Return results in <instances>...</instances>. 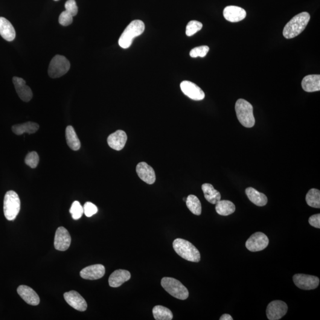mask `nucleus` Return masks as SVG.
Here are the masks:
<instances>
[{"instance_id": "ea45409f", "label": "nucleus", "mask_w": 320, "mask_h": 320, "mask_svg": "<svg viewBox=\"0 0 320 320\" xmlns=\"http://www.w3.org/2000/svg\"><path fill=\"white\" fill-rule=\"evenodd\" d=\"M186 199H187V198H183V200H185V202L186 201Z\"/></svg>"}, {"instance_id": "412c9836", "label": "nucleus", "mask_w": 320, "mask_h": 320, "mask_svg": "<svg viewBox=\"0 0 320 320\" xmlns=\"http://www.w3.org/2000/svg\"><path fill=\"white\" fill-rule=\"evenodd\" d=\"M0 35L8 42L13 41L16 37V31L13 25L2 17H0Z\"/></svg>"}, {"instance_id": "423d86ee", "label": "nucleus", "mask_w": 320, "mask_h": 320, "mask_svg": "<svg viewBox=\"0 0 320 320\" xmlns=\"http://www.w3.org/2000/svg\"><path fill=\"white\" fill-rule=\"evenodd\" d=\"M20 210V200L16 192L10 191L5 194L4 199V213L8 221L16 219Z\"/></svg>"}, {"instance_id": "7c9ffc66", "label": "nucleus", "mask_w": 320, "mask_h": 320, "mask_svg": "<svg viewBox=\"0 0 320 320\" xmlns=\"http://www.w3.org/2000/svg\"><path fill=\"white\" fill-rule=\"evenodd\" d=\"M202 27V23L196 21V20H192V21L188 23L187 26H186V35L188 36H193L197 32L201 30Z\"/></svg>"}, {"instance_id": "c85d7f7f", "label": "nucleus", "mask_w": 320, "mask_h": 320, "mask_svg": "<svg viewBox=\"0 0 320 320\" xmlns=\"http://www.w3.org/2000/svg\"><path fill=\"white\" fill-rule=\"evenodd\" d=\"M187 207L194 215H200L202 212V206L197 197L193 194H190L186 199Z\"/></svg>"}, {"instance_id": "4c0bfd02", "label": "nucleus", "mask_w": 320, "mask_h": 320, "mask_svg": "<svg viewBox=\"0 0 320 320\" xmlns=\"http://www.w3.org/2000/svg\"><path fill=\"white\" fill-rule=\"evenodd\" d=\"M310 225L317 228H320V214L313 215L308 220Z\"/></svg>"}, {"instance_id": "9d476101", "label": "nucleus", "mask_w": 320, "mask_h": 320, "mask_svg": "<svg viewBox=\"0 0 320 320\" xmlns=\"http://www.w3.org/2000/svg\"><path fill=\"white\" fill-rule=\"evenodd\" d=\"M288 311V305L285 302L276 300L269 304L267 307L266 315L270 320H278L283 317Z\"/></svg>"}, {"instance_id": "4be33fe9", "label": "nucleus", "mask_w": 320, "mask_h": 320, "mask_svg": "<svg viewBox=\"0 0 320 320\" xmlns=\"http://www.w3.org/2000/svg\"><path fill=\"white\" fill-rule=\"evenodd\" d=\"M302 87L307 92H318L320 90V75H308L302 81Z\"/></svg>"}, {"instance_id": "6ab92c4d", "label": "nucleus", "mask_w": 320, "mask_h": 320, "mask_svg": "<svg viewBox=\"0 0 320 320\" xmlns=\"http://www.w3.org/2000/svg\"><path fill=\"white\" fill-rule=\"evenodd\" d=\"M17 292L26 303L31 305H37L39 304V296L31 288L21 285L17 288Z\"/></svg>"}, {"instance_id": "bb28decb", "label": "nucleus", "mask_w": 320, "mask_h": 320, "mask_svg": "<svg viewBox=\"0 0 320 320\" xmlns=\"http://www.w3.org/2000/svg\"><path fill=\"white\" fill-rule=\"evenodd\" d=\"M215 209L218 214L223 216H228L234 213L235 211V206L229 200H220L216 203Z\"/></svg>"}, {"instance_id": "0eeeda50", "label": "nucleus", "mask_w": 320, "mask_h": 320, "mask_svg": "<svg viewBox=\"0 0 320 320\" xmlns=\"http://www.w3.org/2000/svg\"><path fill=\"white\" fill-rule=\"evenodd\" d=\"M70 68V63L65 57L57 55L55 56L49 64L48 68L49 76L52 78H57L67 73Z\"/></svg>"}, {"instance_id": "2f4dec72", "label": "nucleus", "mask_w": 320, "mask_h": 320, "mask_svg": "<svg viewBox=\"0 0 320 320\" xmlns=\"http://www.w3.org/2000/svg\"><path fill=\"white\" fill-rule=\"evenodd\" d=\"M69 212H70L74 220H79L84 214L83 207L79 202L74 201L72 203L71 207L69 209Z\"/></svg>"}, {"instance_id": "a211bd4d", "label": "nucleus", "mask_w": 320, "mask_h": 320, "mask_svg": "<svg viewBox=\"0 0 320 320\" xmlns=\"http://www.w3.org/2000/svg\"><path fill=\"white\" fill-rule=\"evenodd\" d=\"M128 137L123 130H118L110 134L107 138V144L110 148L116 151L123 149L127 141Z\"/></svg>"}, {"instance_id": "dca6fc26", "label": "nucleus", "mask_w": 320, "mask_h": 320, "mask_svg": "<svg viewBox=\"0 0 320 320\" xmlns=\"http://www.w3.org/2000/svg\"><path fill=\"white\" fill-rule=\"evenodd\" d=\"M81 277L87 280H97L105 274V267L102 264H94L85 267L80 272Z\"/></svg>"}, {"instance_id": "9b49d317", "label": "nucleus", "mask_w": 320, "mask_h": 320, "mask_svg": "<svg viewBox=\"0 0 320 320\" xmlns=\"http://www.w3.org/2000/svg\"><path fill=\"white\" fill-rule=\"evenodd\" d=\"M180 89L184 94L191 99L202 100L205 97V93L196 84L189 81H183L180 84Z\"/></svg>"}, {"instance_id": "20e7f679", "label": "nucleus", "mask_w": 320, "mask_h": 320, "mask_svg": "<svg viewBox=\"0 0 320 320\" xmlns=\"http://www.w3.org/2000/svg\"><path fill=\"white\" fill-rule=\"evenodd\" d=\"M235 109L238 121L243 126L246 128L254 127L255 118L251 104L243 98H240L235 103Z\"/></svg>"}, {"instance_id": "7ed1b4c3", "label": "nucleus", "mask_w": 320, "mask_h": 320, "mask_svg": "<svg viewBox=\"0 0 320 320\" xmlns=\"http://www.w3.org/2000/svg\"><path fill=\"white\" fill-rule=\"evenodd\" d=\"M145 30V24L139 20H133L125 29L119 39V45L124 49L129 48L132 45L133 40L140 36Z\"/></svg>"}, {"instance_id": "ddd939ff", "label": "nucleus", "mask_w": 320, "mask_h": 320, "mask_svg": "<svg viewBox=\"0 0 320 320\" xmlns=\"http://www.w3.org/2000/svg\"><path fill=\"white\" fill-rule=\"evenodd\" d=\"M64 297L67 303L74 309L79 311H85L87 310V302L79 293L75 290L65 292Z\"/></svg>"}, {"instance_id": "c9c22d12", "label": "nucleus", "mask_w": 320, "mask_h": 320, "mask_svg": "<svg viewBox=\"0 0 320 320\" xmlns=\"http://www.w3.org/2000/svg\"><path fill=\"white\" fill-rule=\"evenodd\" d=\"M84 214L87 217H91L98 212V208L93 203L87 202L83 206Z\"/></svg>"}, {"instance_id": "f257e3e1", "label": "nucleus", "mask_w": 320, "mask_h": 320, "mask_svg": "<svg viewBox=\"0 0 320 320\" xmlns=\"http://www.w3.org/2000/svg\"><path fill=\"white\" fill-rule=\"evenodd\" d=\"M310 20V14L302 12L293 17L285 26L283 35L287 39L297 36L305 30Z\"/></svg>"}, {"instance_id": "f03ea898", "label": "nucleus", "mask_w": 320, "mask_h": 320, "mask_svg": "<svg viewBox=\"0 0 320 320\" xmlns=\"http://www.w3.org/2000/svg\"><path fill=\"white\" fill-rule=\"evenodd\" d=\"M173 246L177 254L184 259L192 262H199L200 260L199 250L189 241L177 238L173 241Z\"/></svg>"}, {"instance_id": "a878e982", "label": "nucleus", "mask_w": 320, "mask_h": 320, "mask_svg": "<svg viewBox=\"0 0 320 320\" xmlns=\"http://www.w3.org/2000/svg\"><path fill=\"white\" fill-rule=\"evenodd\" d=\"M65 136L66 143H67L69 148L74 151L80 150L81 147V142L78 139L76 132H75L74 128L72 126H68L65 130Z\"/></svg>"}, {"instance_id": "393cba45", "label": "nucleus", "mask_w": 320, "mask_h": 320, "mask_svg": "<svg viewBox=\"0 0 320 320\" xmlns=\"http://www.w3.org/2000/svg\"><path fill=\"white\" fill-rule=\"evenodd\" d=\"M202 189L204 193L205 199L212 204H216L221 199V195L219 192L214 188V186L209 183H205L202 186Z\"/></svg>"}, {"instance_id": "2eb2a0df", "label": "nucleus", "mask_w": 320, "mask_h": 320, "mask_svg": "<svg viewBox=\"0 0 320 320\" xmlns=\"http://www.w3.org/2000/svg\"><path fill=\"white\" fill-rule=\"evenodd\" d=\"M13 82L15 87L16 91L19 95L20 99L28 102L33 97V93L28 86L26 85V81L22 78L14 77Z\"/></svg>"}, {"instance_id": "f704fd0d", "label": "nucleus", "mask_w": 320, "mask_h": 320, "mask_svg": "<svg viewBox=\"0 0 320 320\" xmlns=\"http://www.w3.org/2000/svg\"><path fill=\"white\" fill-rule=\"evenodd\" d=\"M73 22V16L67 11H64L61 13L59 17L60 24L64 26L70 25Z\"/></svg>"}, {"instance_id": "58836bf2", "label": "nucleus", "mask_w": 320, "mask_h": 320, "mask_svg": "<svg viewBox=\"0 0 320 320\" xmlns=\"http://www.w3.org/2000/svg\"><path fill=\"white\" fill-rule=\"evenodd\" d=\"M220 320H233L232 317L228 314H223L220 319Z\"/></svg>"}, {"instance_id": "a19ab883", "label": "nucleus", "mask_w": 320, "mask_h": 320, "mask_svg": "<svg viewBox=\"0 0 320 320\" xmlns=\"http://www.w3.org/2000/svg\"><path fill=\"white\" fill-rule=\"evenodd\" d=\"M54 1H59V0H54Z\"/></svg>"}, {"instance_id": "f3484780", "label": "nucleus", "mask_w": 320, "mask_h": 320, "mask_svg": "<svg viewBox=\"0 0 320 320\" xmlns=\"http://www.w3.org/2000/svg\"><path fill=\"white\" fill-rule=\"evenodd\" d=\"M224 18L230 22H238L246 18V11L240 7L229 5L224 8Z\"/></svg>"}, {"instance_id": "f8f14e48", "label": "nucleus", "mask_w": 320, "mask_h": 320, "mask_svg": "<svg viewBox=\"0 0 320 320\" xmlns=\"http://www.w3.org/2000/svg\"><path fill=\"white\" fill-rule=\"evenodd\" d=\"M71 238L67 229L60 226L55 233L54 246L59 251H65L70 246Z\"/></svg>"}, {"instance_id": "1a4fd4ad", "label": "nucleus", "mask_w": 320, "mask_h": 320, "mask_svg": "<svg viewBox=\"0 0 320 320\" xmlns=\"http://www.w3.org/2000/svg\"><path fill=\"white\" fill-rule=\"evenodd\" d=\"M293 281L296 286L301 289L312 290L319 287L320 279L315 276L296 274L293 276Z\"/></svg>"}, {"instance_id": "c756f323", "label": "nucleus", "mask_w": 320, "mask_h": 320, "mask_svg": "<svg viewBox=\"0 0 320 320\" xmlns=\"http://www.w3.org/2000/svg\"><path fill=\"white\" fill-rule=\"evenodd\" d=\"M306 202L311 207L320 208V192L318 189H311L306 195Z\"/></svg>"}, {"instance_id": "39448f33", "label": "nucleus", "mask_w": 320, "mask_h": 320, "mask_svg": "<svg viewBox=\"0 0 320 320\" xmlns=\"http://www.w3.org/2000/svg\"><path fill=\"white\" fill-rule=\"evenodd\" d=\"M161 286L174 298L185 300L189 297V291L184 285L177 279L165 277L162 279Z\"/></svg>"}, {"instance_id": "5701e85b", "label": "nucleus", "mask_w": 320, "mask_h": 320, "mask_svg": "<svg viewBox=\"0 0 320 320\" xmlns=\"http://www.w3.org/2000/svg\"><path fill=\"white\" fill-rule=\"evenodd\" d=\"M39 128L38 124L33 122H28L25 124L13 125L12 130L17 135H22L25 133L32 134V133H36Z\"/></svg>"}, {"instance_id": "473e14b6", "label": "nucleus", "mask_w": 320, "mask_h": 320, "mask_svg": "<svg viewBox=\"0 0 320 320\" xmlns=\"http://www.w3.org/2000/svg\"><path fill=\"white\" fill-rule=\"evenodd\" d=\"M25 161L26 165H28L31 168H36L39 162L38 154L35 151H32V152L28 153L26 157Z\"/></svg>"}, {"instance_id": "4468645a", "label": "nucleus", "mask_w": 320, "mask_h": 320, "mask_svg": "<svg viewBox=\"0 0 320 320\" xmlns=\"http://www.w3.org/2000/svg\"><path fill=\"white\" fill-rule=\"evenodd\" d=\"M136 171L142 181L148 185H153L156 182V176L155 171L152 167L146 162H141L137 165Z\"/></svg>"}, {"instance_id": "b1692460", "label": "nucleus", "mask_w": 320, "mask_h": 320, "mask_svg": "<svg viewBox=\"0 0 320 320\" xmlns=\"http://www.w3.org/2000/svg\"><path fill=\"white\" fill-rule=\"evenodd\" d=\"M246 193L249 200L258 206H265L267 203V197L265 194L260 193L255 189L250 187L246 189Z\"/></svg>"}, {"instance_id": "72a5a7b5", "label": "nucleus", "mask_w": 320, "mask_h": 320, "mask_svg": "<svg viewBox=\"0 0 320 320\" xmlns=\"http://www.w3.org/2000/svg\"><path fill=\"white\" fill-rule=\"evenodd\" d=\"M209 48L208 46H201L192 49L190 56L192 58L205 57L208 53Z\"/></svg>"}, {"instance_id": "e433bc0d", "label": "nucleus", "mask_w": 320, "mask_h": 320, "mask_svg": "<svg viewBox=\"0 0 320 320\" xmlns=\"http://www.w3.org/2000/svg\"><path fill=\"white\" fill-rule=\"evenodd\" d=\"M65 10L70 13L72 16H76L78 13V7L75 0H68L65 4Z\"/></svg>"}, {"instance_id": "aec40b11", "label": "nucleus", "mask_w": 320, "mask_h": 320, "mask_svg": "<svg viewBox=\"0 0 320 320\" xmlns=\"http://www.w3.org/2000/svg\"><path fill=\"white\" fill-rule=\"evenodd\" d=\"M131 277L130 273L128 270L119 269L113 272L109 279L110 287L112 288H118L129 280Z\"/></svg>"}, {"instance_id": "cd10ccee", "label": "nucleus", "mask_w": 320, "mask_h": 320, "mask_svg": "<svg viewBox=\"0 0 320 320\" xmlns=\"http://www.w3.org/2000/svg\"><path fill=\"white\" fill-rule=\"evenodd\" d=\"M154 319L157 320H171L173 318L172 312L168 308L157 305L153 310Z\"/></svg>"}, {"instance_id": "6e6552de", "label": "nucleus", "mask_w": 320, "mask_h": 320, "mask_svg": "<svg viewBox=\"0 0 320 320\" xmlns=\"http://www.w3.org/2000/svg\"><path fill=\"white\" fill-rule=\"evenodd\" d=\"M269 243V238L263 232H257L247 240L246 247L250 252H259L265 249Z\"/></svg>"}]
</instances>
